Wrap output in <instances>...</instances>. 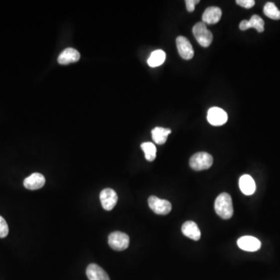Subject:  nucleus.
Masks as SVG:
<instances>
[{"mask_svg": "<svg viewBox=\"0 0 280 280\" xmlns=\"http://www.w3.org/2000/svg\"><path fill=\"white\" fill-rule=\"evenodd\" d=\"M9 234V227L5 219L0 216V238H4Z\"/></svg>", "mask_w": 280, "mask_h": 280, "instance_id": "412c9836", "label": "nucleus"}, {"mask_svg": "<svg viewBox=\"0 0 280 280\" xmlns=\"http://www.w3.org/2000/svg\"><path fill=\"white\" fill-rule=\"evenodd\" d=\"M265 22L263 18L253 15L251 18L250 20H242L240 23L239 27L241 30H246L249 28H255L257 30L258 32H263L265 28Z\"/></svg>", "mask_w": 280, "mask_h": 280, "instance_id": "9d476101", "label": "nucleus"}, {"mask_svg": "<svg viewBox=\"0 0 280 280\" xmlns=\"http://www.w3.org/2000/svg\"><path fill=\"white\" fill-rule=\"evenodd\" d=\"M86 273L89 280H110L106 272L96 264L89 265Z\"/></svg>", "mask_w": 280, "mask_h": 280, "instance_id": "2eb2a0df", "label": "nucleus"}, {"mask_svg": "<svg viewBox=\"0 0 280 280\" xmlns=\"http://www.w3.org/2000/svg\"><path fill=\"white\" fill-rule=\"evenodd\" d=\"M238 245L242 250L246 252H257L261 248V242L259 239L252 236H244L239 238Z\"/></svg>", "mask_w": 280, "mask_h": 280, "instance_id": "1a4fd4ad", "label": "nucleus"}, {"mask_svg": "<svg viewBox=\"0 0 280 280\" xmlns=\"http://www.w3.org/2000/svg\"><path fill=\"white\" fill-rule=\"evenodd\" d=\"M215 211L216 214L224 220H228L234 214L232 199L228 193L220 194L215 201Z\"/></svg>", "mask_w": 280, "mask_h": 280, "instance_id": "f257e3e1", "label": "nucleus"}, {"mask_svg": "<svg viewBox=\"0 0 280 280\" xmlns=\"http://www.w3.org/2000/svg\"><path fill=\"white\" fill-rule=\"evenodd\" d=\"M213 163V158L211 155L206 152H200L195 153L190 158L189 165L191 168L197 171L207 170L212 167Z\"/></svg>", "mask_w": 280, "mask_h": 280, "instance_id": "7ed1b4c3", "label": "nucleus"}, {"mask_svg": "<svg viewBox=\"0 0 280 280\" xmlns=\"http://www.w3.org/2000/svg\"><path fill=\"white\" fill-rule=\"evenodd\" d=\"M183 234L193 241H199L201 238V231L199 227L193 221H187L181 227Z\"/></svg>", "mask_w": 280, "mask_h": 280, "instance_id": "4468645a", "label": "nucleus"}, {"mask_svg": "<svg viewBox=\"0 0 280 280\" xmlns=\"http://www.w3.org/2000/svg\"><path fill=\"white\" fill-rule=\"evenodd\" d=\"M265 15L272 20H280V10L273 2H267L263 9Z\"/></svg>", "mask_w": 280, "mask_h": 280, "instance_id": "aec40b11", "label": "nucleus"}, {"mask_svg": "<svg viewBox=\"0 0 280 280\" xmlns=\"http://www.w3.org/2000/svg\"><path fill=\"white\" fill-rule=\"evenodd\" d=\"M80 59V52L73 48L65 49L58 58V62L61 65H68L77 62Z\"/></svg>", "mask_w": 280, "mask_h": 280, "instance_id": "ddd939ff", "label": "nucleus"}, {"mask_svg": "<svg viewBox=\"0 0 280 280\" xmlns=\"http://www.w3.org/2000/svg\"><path fill=\"white\" fill-rule=\"evenodd\" d=\"M171 133L170 129L156 127L152 130V138L158 145H163L167 141V137Z\"/></svg>", "mask_w": 280, "mask_h": 280, "instance_id": "f3484780", "label": "nucleus"}, {"mask_svg": "<svg viewBox=\"0 0 280 280\" xmlns=\"http://www.w3.org/2000/svg\"><path fill=\"white\" fill-rule=\"evenodd\" d=\"M236 3L245 9H251L255 5L256 2L254 0H237Z\"/></svg>", "mask_w": 280, "mask_h": 280, "instance_id": "4be33fe9", "label": "nucleus"}, {"mask_svg": "<svg viewBox=\"0 0 280 280\" xmlns=\"http://www.w3.org/2000/svg\"><path fill=\"white\" fill-rule=\"evenodd\" d=\"M166 59V54L163 50H156L151 53L150 56L148 59V65L150 67H157L161 66Z\"/></svg>", "mask_w": 280, "mask_h": 280, "instance_id": "a211bd4d", "label": "nucleus"}, {"mask_svg": "<svg viewBox=\"0 0 280 280\" xmlns=\"http://www.w3.org/2000/svg\"><path fill=\"white\" fill-rule=\"evenodd\" d=\"M239 187L245 195H251L256 192V184L253 178L248 174L241 176L239 180Z\"/></svg>", "mask_w": 280, "mask_h": 280, "instance_id": "dca6fc26", "label": "nucleus"}, {"mask_svg": "<svg viewBox=\"0 0 280 280\" xmlns=\"http://www.w3.org/2000/svg\"><path fill=\"white\" fill-rule=\"evenodd\" d=\"M222 10L219 7L211 6L207 8L202 14V22L206 24H215L221 19Z\"/></svg>", "mask_w": 280, "mask_h": 280, "instance_id": "f8f14e48", "label": "nucleus"}, {"mask_svg": "<svg viewBox=\"0 0 280 280\" xmlns=\"http://www.w3.org/2000/svg\"><path fill=\"white\" fill-rule=\"evenodd\" d=\"M108 245L116 251H124L130 245V237L125 233L116 231L108 237Z\"/></svg>", "mask_w": 280, "mask_h": 280, "instance_id": "20e7f679", "label": "nucleus"}, {"mask_svg": "<svg viewBox=\"0 0 280 280\" xmlns=\"http://www.w3.org/2000/svg\"><path fill=\"white\" fill-rule=\"evenodd\" d=\"M100 199L104 209L110 211L117 204L119 197L115 190L112 188H105L103 191H101Z\"/></svg>", "mask_w": 280, "mask_h": 280, "instance_id": "423d86ee", "label": "nucleus"}, {"mask_svg": "<svg viewBox=\"0 0 280 280\" xmlns=\"http://www.w3.org/2000/svg\"><path fill=\"white\" fill-rule=\"evenodd\" d=\"M149 208L157 215H167L171 211L172 206L169 201L159 199L158 197H149L148 199Z\"/></svg>", "mask_w": 280, "mask_h": 280, "instance_id": "39448f33", "label": "nucleus"}, {"mask_svg": "<svg viewBox=\"0 0 280 280\" xmlns=\"http://www.w3.org/2000/svg\"><path fill=\"white\" fill-rule=\"evenodd\" d=\"M177 51L180 56L185 60H190L194 56V49L190 41L184 36H179L176 39Z\"/></svg>", "mask_w": 280, "mask_h": 280, "instance_id": "0eeeda50", "label": "nucleus"}, {"mask_svg": "<svg viewBox=\"0 0 280 280\" xmlns=\"http://www.w3.org/2000/svg\"><path fill=\"white\" fill-rule=\"evenodd\" d=\"M228 119L227 112L222 108H211L208 112L207 120L212 126H220L225 124Z\"/></svg>", "mask_w": 280, "mask_h": 280, "instance_id": "6e6552de", "label": "nucleus"}, {"mask_svg": "<svg viewBox=\"0 0 280 280\" xmlns=\"http://www.w3.org/2000/svg\"><path fill=\"white\" fill-rule=\"evenodd\" d=\"M192 32H193L195 39L199 42L201 46L207 48L211 44L213 39V34L207 28L206 23L203 22L195 23L192 28Z\"/></svg>", "mask_w": 280, "mask_h": 280, "instance_id": "f03ea898", "label": "nucleus"}, {"mask_svg": "<svg viewBox=\"0 0 280 280\" xmlns=\"http://www.w3.org/2000/svg\"><path fill=\"white\" fill-rule=\"evenodd\" d=\"M45 184V178L40 173H34L31 175L25 178L23 185L29 190H37L42 188Z\"/></svg>", "mask_w": 280, "mask_h": 280, "instance_id": "9b49d317", "label": "nucleus"}, {"mask_svg": "<svg viewBox=\"0 0 280 280\" xmlns=\"http://www.w3.org/2000/svg\"><path fill=\"white\" fill-rule=\"evenodd\" d=\"M141 148L145 153V157L148 161H153L156 157V148L154 144L150 142H143Z\"/></svg>", "mask_w": 280, "mask_h": 280, "instance_id": "6ab92c4d", "label": "nucleus"}, {"mask_svg": "<svg viewBox=\"0 0 280 280\" xmlns=\"http://www.w3.org/2000/svg\"><path fill=\"white\" fill-rule=\"evenodd\" d=\"M198 3H199V0H186L185 4H186L187 10L188 12H193L195 10V5Z\"/></svg>", "mask_w": 280, "mask_h": 280, "instance_id": "5701e85b", "label": "nucleus"}]
</instances>
